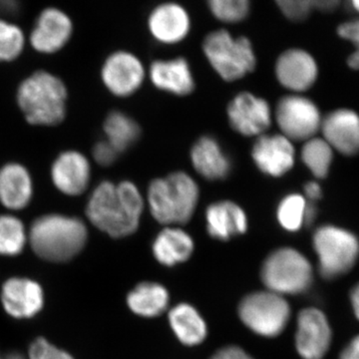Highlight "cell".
<instances>
[{
    "label": "cell",
    "instance_id": "1f68e13d",
    "mask_svg": "<svg viewBox=\"0 0 359 359\" xmlns=\"http://www.w3.org/2000/svg\"><path fill=\"white\" fill-rule=\"evenodd\" d=\"M308 201L299 194H290L283 198L276 211L278 223L285 230L297 231L306 222Z\"/></svg>",
    "mask_w": 359,
    "mask_h": 359
},
{
    "label": "cell",
    "instance_id": "4dcf8cb0",
    "mask_svg": "<svg viewBox=\"0 0 359 359\" xmlns=\"http://www.w3.org/2000/svg\"><path fill=\"white\" fill-rule=\"evenodd\" d=\"M25 34L20 25L6 18H0V62L20 57L25 46Z\"/></svg>",
    "mask_w": 359,
    "mask_h": 359
},
{
    "label": "cell",
    "instance_id": "8992f818",
    "mask_svg": "<svg viewBox=\"0 0 359 359\" xmlns=\"http://www.w3.org/2000/svg\"><path fill=\"white\" fill-rule=\"evenodd\" d=\"M262 280L268 290L276 294H299L313 283V268L299 250L283 248L271 252L263 264Z\"/></svg>",
    "mask_w": 359,
    "mask_h": 359
},
{
    "label": "cell",
    "instance_id": "3957f363",
    "mask_svg": "<svg viewBox=\"0 0 359 359\" xmlns=\"http://www.w3.org/2000/svg\"><path fill=\"white\" fill-rule=\"evenodd\" d=\"M199 196V187L192 177L184 172H175L150 184L149 209L160 224L169 226L185 224L192 219Z\"/></svg>",
    "mask_w": 359,
    "mask_h": 359
},
{
    "label": "cell",
    "instance_id": "6da1fadb",
    "mask_svg": "<svg viewBox=\"0 0 359 359\" xmlns=\"http://www.w3.org/2000/svg\"><path fill=\"white\" fill-rule=\"evenodd\" d=\"M143 208V198L133 183L105 181L92 193L86 214L99 230L110 237L123 238L137 231Z\"/></svg>",
    "mask_w": 359,
    "mask_h": 359
},
{
    "label": "cell",
    "instance_id": "d590c367",
    "mask_svg": "<svg viewBox=\"0 0 359 359\" xmlns=\"http://www.w3.org/2000/svg\"><path fill=\"white\" fill-rule=\"evenodd\" d=\"M119 153L107 141L97 143L93 149V157L101 166H110L117 159Z\"/></svg>",
    "mask_w": 359,
    "mask_h": 359
},
{
    "label": "cell",
    "instance_id": "60d3db41",
    "mask_svg": "<svg viewBox=\"0 0 359 359\" xmlns=\"http://www.w3.org/2000/svg\"><path fill=\"white\" fill-rule=\"evenodd\" d=\"M339 359H359V335L342 351Z\"/></svg>",
    "mask_w": 359,
    "mask_h": 359
},
{
    "label": "cell",
    "instance_id": "4316f807",
    "mask_svg": "<svg viewBox=\"0 0 359 359\" xmlns=\"http://www.w3.org/2000/svg\"><path fill=\"white\" fill-rule=\"evenodd\" d=\"M104 131L107 135V142L118 153L124 152L136 143L140 137V127L124 113H110L104 123Z\"/></svg>",
    "mask_w": 359,
    "mask_h": 359
},
{
    "label": "cell",
    "instance_id": "30bf717a",
    "mask_svg": "<svg viewBox=\"0 0 359 359\" xmlns=\"http://www.w3.org/2000/svg\"><path fill=\"white\" fill-rule=\"evenodd\" d=\"M74 32V23L69 14L56 6L45 7L37 15L29 42L39 53L53 54L65 48Z\"/></svg>",
    "mask_w": 359,
    "mask_h": 359
},
{
    "label": "cell",
    "instance_id": "277c9868",
    "mask_svg": "<svg viewBox=\"0 0 359 359\" xmlns=\"http://www.w3.org/2000/svg\"><path fill=\"white\" fill-rule=\"evenodd\" d=\"M67 90L65 83L46 71H37L21 83L20 107L33 125L53 126L65 120Z\"/></svg>",
    "mask_w": 359,
    "mask_h": 359
},
{
    "label": "cell",
    "instance_id": "ac0fdd59",
    "mask_svg": "<svg viewBox=\"0 0 359 359\" xmlns=\"http://www.w3.org/2000/svg\"><path fill=\"white\" fill-rule=\"evenodd\" d=\"M323 139L346 156L359 153V116L353 110L339 109L321 121Z\"/></svg>",
    "mask_w": 359,
    "mask_h": 359
},
{
    "label": "cell",
    "instance_id": "f1b7e54d",
    "mask_svg": "<svg viewBox=\"0 0 359 359\" xmlns=\"http://www.w3.org/2000/svg\"><path fill=\"white\" fill-rule=\"evenodd\" d=\"M210 14L223 25L244 22L252 13V0H205Z\"/></svg>",
    "mask_w": 359,
    "mask_h": 359
},
{
    "label": "cell",
    "instance_id": "f546056e",
    "mask_svg": "<svg viewBox=\"0 0 359 359\" xmlns=\"http://www.w3.org/2000/svg\"><path fill=\"white\" fill-rule=\"evenodd\" d=\"M27 241L25 226L11 215L0 216V255L18 256Z\"/></svg>",
    "mask_w": 359,
    "mask_h": 359
},
{
    "label": "cell",
    "instance_id": "8fae6325",
    "mask_svg": "<svg viewBox=\"0 0 359 359\" xmlns=\"http://www.w3.org/2000/svg\"><path fill=\"white\" fill-rule=\"evenodd\" d=\"M147 27L153 39L161 44L175 45L184 41L192 29V18L180 2L163 1L151 9Z\"/></svg>",
    "mask_w": 359,
    "mask_h": 359
},
{
    "label": "cell",
    "instance_id": "f35d334b",
    "mask_svg": "<svg viewBox=\"0 0 359 359\" xmlns=\"http://www.w3.org/2000/svg\"><path fill=\"white\" fill-rule=\"evenodd\" d=\"M20 7V0H0V13L6 18L15 15Z\"/></svg>",
    "mask_w": 359,
    "mask_h": 359
},
{
    "label": "cell",
    "instance_id": "7402d4cb",
    "mask_svg": "<svg viewBox=\"0 0 359 359\" xmlns=\"http://www.w3.org/2000/svg\"><path fill=\"white\" fill-rule=\"evenodd\" d=\"M32 197V181L25 167L16 163L0 169V202L11 210L25 209Z\"/></svg>",
    "mask_w": 359,
    "mask_h": 359
},
{
    "label": "cell",
    "instance_id": "9a60e30c",
    "mask_svg": "<svg viewBox=\"0 0 359 359\" xmlns=\"http://www.w3.org/2000/svg\"><path fill=\"white\" fill-rule=\"evenodd\" d=\"M276 75L285 88L294 92L306 91L318 78V63L304 49H287L276 59Z\"/></svg>",
    "mask_w": 359,
    "mask_h": 359
},
{
    "label": "cell",
    "instance_id": "5b68a950",
    "mask_svg": "<svg viewBox=\"0 0 359 359\" xmlns=\"http://www.w3.org/2000/svg\"><path fill=\"white\" fill-rule=\"evenodd\" d=\"M203 52L214 70L226 81H236L256 68L257 56L250 40L219 28L205 35Z\"/></svg>",
    "mask_w": 359,
    "mask_h": 359
},
{
    "label": "cell",
    "instance_id": "ab89813d",
    "mask_svg": "<svg viewBox=\"0 0 359 359\" xmlns=\"http://www.w3.org/2000/svg\"><path fill=\"white\" fill-rule=\"evenodd\" d=\"M304 194H306V199L309 202L314 203L316 201L321 199L323 196V190L320 184L316 182H309L306 185L304 186Z\"/></svg>",
    "mask_w": 359,
    "mask_h": 359
},
{
    "label": "cell",
    "instance_id": "ffe728a7",
    "mask_svg": "<svg viewBox=\"0 0 359 359\" xmlns=\"http://www.w3.org/2000/svg\"><path fill=\"white\" fill-rule=\"evenodd\" d=\"M149 73L153 84L163 91L185 96L195 88L192 71L185 58L156 60L151 65Z\"/></svg>",
    "mask_w": 359,
    "mask_h": 359
},
{
    "label": "cell",
    "instance_id": "d6a6232c",
    "mask_svg": "<svg viewBox=\"0 0 359 359\" xmlns=\"http://www.w3.org/2000/svg\"><path fill=\"white\" fill-rule=\"evenodd\" d=\"M273 2L283 18L292 22H302L313 13L309 0H273Z\"/></svg>",
    "mask_w": 359,
    "mask_h": 359
},
{
    "label": "cell",
    "instance_id": "cb8c5ba5",
    "mask_svg": "<svg viewBox=\"0 0 359 359\" xmlns=\"http://www.w3.org/2000/svg\"><path fill=\"white\" fill-rule=\"evenodd\" d=\"M194 250V241L182 229L167 226L155 238L153 254L164 266H172L190 259Z\"/></svg>",
    "mask_w": 359,
    "mask_h": 359
},
{
    "label": "cell",
    "instance_id": "83f0119b",
    "mask_svg": "<svg viewBox=\"0 0 359 359\" xmlns=\"http://www.w3.org/2000/svg\"><path fill=\"white\" fill-rule=\"evenodd\" d=\"M334 153L325 139L311 138L302 149V160L318 179H325L330 172Z\"/></svg>",
    "mask_w": 359,
    "mask_h": 359
},
{
    "label": "cell",
    "instance_id": "e0dca14e",
    "mask_svg": "<svg viewBox=\"0 0 359 359\" xmlns=\"http://www.w3.org/2000/svg\"><path fill=\"white\" fill-rule=\"evenodd\" d=\"M1 302L9 316L30 318L43 306V292L39 283L25 278H13L2 285Z\"/></svg>",
    "mask_w": 359,
    "mask_h": 359
},
{
    "label": "cell",
    "instance_id": "7bdbcfd3",
    "mask_svg": "<svg viewBox=\"0 0 359 359\" xmlns=\"http://www.w3.org/2000/svg\"><path fill=\"white\" fill-rule=\"evenodd\" d=\"M349 7L359 15V0H347Z\"/></svg>",
    "mask_w": 359,
    "mask_h": 359
},
{
    "label": "cell",
    "instance_id": "52a82bcc",
    "mask_svg": "<svg viewBox=\"0 0 359 359\" xmlns=\"http://www.w3.org/2000/svg\"><path fill=\"white\" fill-rule=\"evenodd\" d=\"M313 242L320 275L325 280L346 275L358 262L359 241L351 231L335 226H323L314 233Z\"/></svg>",
    "mask_w": 359,
    "mask_h": 359
},
{
    "label": "cell",
    "instance_id": "603a6c76",
    "mask_svg": "<svg viewBox=\"0 0 359 359\" xmlns=\"http://www.w3.org/2000/svg\"><path fill=\"white\" fill-rule=\"evenodd\" d=\"M196 171L208 180H224L231 171V162L216 139L205 136L196 142L191 151Z\"/></svg>",
    "mask_w": 359,
    "mask_h": 359
},
{
    "label": "cell",
    "instance_id": "4fadbf2b",
    "mask_svg": "<svg viewBox=\"0 0 359 359\" xmlns=\"http://www.w3.org/2000/svg\"><path fill=\"white\" fill-rule=\"evenodd\" d=\"M102 80L111 93L116 96L132 95L143 83L145 70L140 59L129 51L113 52L102 67Z\"/></svg>",
    "mask_w": 359,
    "mask_h": 359
},
{
    "label": "cell",
    "instance_id": "d6986e66",
    "mask_svg": "<svg viewBox=\"0 0 359 359\" xmlns=\"http://www.w3.org/2000/svg\"><path fill=\"white\" fill-rule=\"evenodd\" d=\"M52 181L60 192L69 196L84 193L90 181V164L76 151L59 155L51 169Z\"/></svg>",
    "mask_w": 359,
    "mask_h": 359
},
{
    "label": "cell",
    "instance_id": "9c48e42d",
    "mask_svg": "<svg viewBox=\"0 0 359 359\" xmlns=\"http://www.w3.org/2000/svg\"><path fill=\"white\" fill-rule=\"evenodd\" d=\"M276 120L282 135L290 141H308L320 129V110L304 96L283 97L276 107Z\"/></svg>",
    "mask_w": 359,
    "mask_h": 359
},
{
    "label": "cell",
    "instance_id": "b9f144b4",
    "mask_svg": "<svg viewBox=\"0 0 359 359\" xmlns=\"http://www.w3.org/2000/svg\"><path fill=\"white\" fill-rule=\"evenodd\" d=\"M351 301L353 304L354 314L359 320V283L354 285L351 292Z\"/></svg>",
    "mask_w": 359,
    "mask_h": 359
},
{
    "label": "cell",
    "instance_id": "e575fe53",
    "mask_svg": "<svg viewBox=\"0 0 359 359\" xmlns=\"http://www.w3.org/2000/svg\"><path fill=\"white\" fill-rule=\"evenodd\" d=\"M27 359H74L69 353L54 346L46 339L39 337L32 342Z\"/></svg>",
    "mask_w": 359,
    "mask_h": 359
},
{
    "label": "cell",
    "instance_id": "5bb4252c",
    "mask_svg": "<svg viewBox=\"0 0 359 359\" xmlns=\"http://www.w3.org/2000/svg\"><path fill=\"white\" fill-rule=\"evenodd\" d=\"M228 118L231 128L243 136H261L271 126V107L264 99L243 92L229 105Z\"/></svg>",
    "mask_w": 359,
    "mask_h": 359
},
{
    "label": "cell",
    "instance_id": "ba28073f",
    "mask_svg": "<svg viewBox=\"0 0 359 359\" xmlns=\"http://www.w3.org/2000/svg\"><path fill=\"white\" fill-rule=\"evenodd\" d=\"M238 316L255 334L275 337L287 327L290 308L283 295L264 290L247 295L238 306Z\"/></svg>",
    "mask_w": 359,
    "mask_h": 359
},
{
    "label": "cell",
    "instance_id": "ee69618b",
    "mask_svg": "<svg viewBox=\"0 0 359 359\" xmlns=\"http://www.w3.org/2000/svg\"><path fill=\"white\" fill-rule=\"evenodd\" d=\"M2 359H27L25 356H23L22 354L20 353H11L6 354Z\"/></svg>",
    "mask_w": 359,
    "mask_h": 359
},
{
    "label": "cell",
    "instance_id": "44dd1931",
    "mask_svg": "<svg viewBox=\"0 0 359 359\" xmlns=\"http://www.w3.org/2000/svg\"><path fill=\"white\" fill-rule=\"evenodd\" d=\"M208 233L217 240L228 241L248 230L247 215L244 210L231 202L221 201L208 207L205 211Z\"/></svg>",
    "mask_w": 359,
    "mask_h": 359
},
{
    "label": "cell",
    "instance_id": "d4e9b609",
    "mask_svg": "<svg viewBox=\"0 0 359 359\" xmlns=\"http://www.w3.org/2000/svg\"><path fill=\"white\" fill-rule=\"evenodd\" d=\"M170 325L180 341L185 346H198L207 337L204 318L188 304H180L169 313Z\"/></svg>",
    "mask_w": 359,
    "mask_h": 359
},
{
    "label": "cell",
    "instance_id": "836d02e7",
    "mask_svg": "<svg viewBox=\"0 0 359 359\" xmlns=\"http://www.w3.org/2000/svg\"><path fill=\"white\" fill-rule=\"evenodd\" d=\"M340 39L351 42L354 51L347 59V65L353 70H359V20H351L340 23L337 29Z\"/></svg>",
    "mask_w": 359,
    "mask_h": 359
},
{
    "label": "cell",
    "instance_id": "8d00e7d4",
    "mask_svg": "<svg viewBox=\"0 0 359 359\" xmlns=\"http://www.w3.org/2000/svg\"><path fill=\"white\" fill-rule=\"evenodd\" d=\"M211 359H254L244 349L238 346H226L217 351Z\"/></svg>",
    "mask_w": 359,
    "mask_h": 359
},
{
    "label": "cell",
    "instance_id": "7c38bea8",
    "mask_svg": "<svg viewBox=\"0 0 359 359\" xmlns=\"http://www.w3.org/2000/svg\"><path fill=\"white\" fill-rule=\"evenodd\" d=\"M332 330L320 309H302L297 318L295 346L304 359H323L330 349Z\"/></svg>",
    "mask_w": 359,
    "mask_h": 359
},
{
    "label": "cell",
    "instance_id": "7a4b0ae2",
    "mask_svg": "<svg viewBox=\"0 0 359 359\" xmlns=\"http://www.w3.org/2000/svg\"><path fill=\"white\" fill-rule=\"evenodd\" d=\"M28 238L37 256L45 261L63 263L81 252L88 233L81 219L46 215L35 219Z\"/></svg>",
    "mask_w": 359,
    "mask_h": 359
},
{
    "label": "cell",
    "instance_id": "74e56055",
    "mask_svg": "<svg viewBox=\"0 0 359 359\" xmlns=\"http://www.w3.org/2000/svg\"><path fill=\"white\" fill-rule=\"evenodd\" d=\"M313 11L323 13H334L341 4L342 0H309Z\"/></svg>",
    "mask_w": 359,
    "mask_h": 359
},
{
    "label": "cell",
    "instance_id": "2e32d148",
    "mask_svg": "<svg viewBox=\"0 0 359 359\" xmlns=\"http://www.w3.org/2000/svg\"><path fill=\"white\" fill-rule=\"evenodd\" d=\"M252 157L264 174L282 177L294 166V149L282 134H263L252 146Z\"/></svg>",
    "mask_w": 359,
    "mask_h": 359
},
{
    "label": "cell",
    "instance_id": "484cf974",
    "mask_svg": "<svg viewBox=\"0 0 359 359\" xmlns=\"http://www.w3.org/2000/svg\"><path fill=\"white\" fill-rule=\"evenodd\" d=\"M127 302L134 313L144 318H154L166 311L169 292L156 283H142L128 294Z\"/></svg>",
    "mask_w": 359,
    "mask_h": 359
}]
</instances>
